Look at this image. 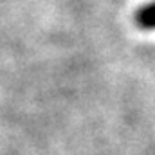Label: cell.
Returning <instances> with one entry per match:
<instances>
[{
    "mask_svg": "<svg viewBox=\"0 0 155 155\" xmlns=\"http://www.w3.org/2000/svg\"><path fill=\"white\" fill-rule=\"evenodd\" d=\"M135 24H137V27H141L144 31L153 29V4L152 2H148V4H144L143 7L137 9V13H135Z\"/></svg>",
    "mask_w": 155,
    "mask_h": 155,
    "instance_id": "6da1fadb",
    "label": "cell"
}]
</instances>
